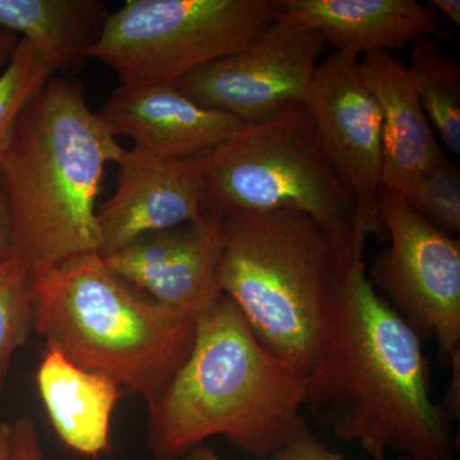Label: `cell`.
<instances>
[{
	"label": "cell",
	"instance_id": "cell-1",
	"mask_svg": "<svg viewBox=\"0 0 460 460\" xmlns=\"http://www.w3.org/2000/svg\"><path fill=\"white\" fill-rule=\"evenodd\" d=\"M366 239L341 262L328 337L305 377V405L338 440L372 460H453V423L432 402L423 339L366 272Z\"/></svg>",
	"mask_w": 460,
	"mask_h": 460
},
{
	"label": "cell",
	"instance_id": "cell-24",
	"mask_svg": "<svg viewBox=\"0 0 460 460\" xmlns=\"http://www.w3.org/2000/svg\"><path fill=\"white\" fill-rule=\"evenodd\" d=\"M14 256L13 230H12L11 214L2 175H0V263L8 261Z\"/></svg>",
	"mask_w": 460,
	"mask_h": 460
},
{
	"label": "cell",
	"instance_id": "cell-7",
	"mask_svg": "<svg viewBox=\"0 0 460 460\" xmlns=\"http://www.w3.org/2000/svg\"><path fill=\"white\" fill-rule=\"evenodd\" d=\"M281 12L280 0H128L87 50L124 86L174 84L244 49Z\"/></svg>",
	"mask_w": 460,
	"mask_h": 460
},
{
	"label": "cell",
	"instance_id": "cell-22",
	"mask_svg": "<svg viewBox=\"0 0 460 460\" xmlns=\"http://www.w3.org/2000/svg\"><path fill=\"white\" fill-rule=\"evenodd\" d=\"M275 460H349L343 454L334 452L328 445L321 443L310 428L296 434L292 440L275 453ZM183 460H224L213 447L201 444L190 450Z\"/></svg>",
	"mask_w": 460,
	"mask_h": 460
},
{
	"label": "cell",
	"instance_id": "cell-19",
	"mask_svg": "<svg viewBox=\"0 0 460 460\" xmlns=\"http://www.w3.org/2000/svg\"><path fill=\"white\" fill-rule=\"evenodd\" d=\"M56 71L23 39L0 71V157L4 155L27 105Z\"/></svg>",
	"mask_w": 460,
	"mask_h": 460
},
{
	"label": "cell",
	"instance_id": "cell-10",
	"mask_svg": "<svg viewBox=\"0 0 460 460\" xmlns=\"http://www.w3.org/2000/svg\"><path fill=\"white\" fill-rule=\"evenodd\" d=\"M321 144L354 199L357 224L377 232L383 187V119L363 81L358 57L335 50L314 74L305 102Z\"/></svg>",
	"mask_w": 460,
	"mask_h": 460
},
{
	"label": "cell",
	"instance_id": "cell-28",
	"mask_svg": "<svg viewBox=\"0 0 460 460\" xmlns=\"http://www.w3.org/2000/svg\"><path fill=\"white\" fill-rule=\"evenodd\" d=\"M398 460H410V459L402 458V456H399V459H398Z\"/></svg>",
	"mask_w": 460,
	"mask_h": 460
},
{
	"label": "cell",
	"instance_id": "cell-11",
	"mask_svg": "<svg viewBox=\"0 0 460 460\" xmlns=\"http://www.w3.org/2000/svg\"><path fill=\"white\" fill-rule=\"evenodd\" d=\"M223 217L204 213L192 222L136 239L104 261L142 295L196 317L223 296Z\"/></svg>",
	"mask_w": 460,
	"mask_h": 460
},
{
	"label": "cell",
	"instance_id": "cell-23",
	"mask_svg": "<svg viewBox=\"0 0 460 460\" xmlns=\"http://www.w3.org/2000/svg\"><path fill=\"white\" fill-rule=\"evenodd\" d=\"M9 460H45L35 420L22 414L11 423Z\"/></svg>",
	"mask_w": 460,
	"mask_h": 460
},
{
	"label": "cell",
	"instance_id": "cell-9",
	"mask_svg": "<svg viewBox=\"0 0 460 460\" xmlns=\"http://www.w3.org/2000/svg\"><path fill=\"white\" fill-rule=\"evenodd\" d=\"M325 45L313 27L278 17L244 49L199 66L174 84L202 107L244 126L268 122L305 104Z\"/></svg>",
	"mask_w": 460,
	"mask_h": 460
},
{
	"label": "cell",
	"instance_id": "cell-5",
	"mask_svg": "<svg viewBox=\"0 0 460 460\" xmlns=\"http://www.w3.org/2000/svg\"><path fill=\"white\" fill-rule=\"evenodd\" d=\"M223 222V295L269 352L307 377L337 301V251L311 217L296 211L233 215Z\"/></svg>",
	"mask_w": 460,
	"mask_h": 460
},
{
	"label": "cell",
	"instance_id": "cell-17",
	"mask_svg": "<svg viewBox=\"0 0 460 460\" xmlns=\"http://www.w3.org/2000/svg\"><path fill=\"white\" fill-rule=\"evenodd\" d=\"M98 0H0V30L20 35L56 74L75 75L108 17Z\"/></svg>",
	"mask_w": 460,
	"mask_h": 460
},
{
	"label": "cell",
	"instance_id": "cell-3",
	"mask_svg": "<svg viewBox=\"0 0 460 460\" xmlns=\"http://www.w3.org/2000/svg\"><path fill=\"white\" fill-rule=\"evenodd\" d=\"M117 137L72 78L54 75L27 105L0 175L14 256L30 270L99 252L96 199L105 168L126 150Z\"/></svg>",
	"mask_w": 460,
	"mask_h": 460
},
{
	"label": "cell",
	"instance_id": "cell-12",
	"mask_svg": "<svg viewBox=\"0 0 460 460\" xmlns=\"http://www.w3.org/2000/svg\"><path fill=\"white\" fill-rule=\"evenodd\" d=\"M202 160H174L133 146L118 160L114 195L98 208L99 255L113 256L136 239L204 215Z\"/></svg>",
	"mask_w": 460,
	"mask_h": 460
},
{
	"label": "cell",
	"instance_id": "cell-21",
	"mask_svg": "<svg viewBox=\"0 0 460 460\" xmlns=\"http://www.w3.org/2000/svg\"><path fill=\"white\" fill-rule=\"evenodd\" d=\"M408 202L435 228L453 237L460 230L458 166L445 155L420 177Z\"/></svg>",
	"mask_w": 460,
	"mask_h": 460
},
{
	"label": "cell",
	"instance_id": "cell-25",
	"mask_svg": "<svg viewBox=\"0 0 460 460\" xmlns=\"http://www.w3.org/2000/svg\"><path fill=\"white\" fill-rule=\"evenodd\" d=\"M429 4L435 8L440 16L452 21L454 25L460 26V2L459 0H432Z\"/></svg>",
	"mask_w": 460,
	"mask_h": 460
},
{
	"label": "cell",
	"instance_id": "cell-8",
	"mask_svg": "<svg viewBox=\"0 0 460 460\" xmlns=\"http://www.w3.org/2000/svg\"><path fill=\"white\" fill-rule=\"evenodd\" d=\"M378 219L390 237L367 275L420 338H434L441 362L460 354V243L435 228L395 190L381 187Z\"/></svg>",
	"mask_w": 460,
	"mask_h": 460
},
{
	"label": "cell",
	"instance_id": "cell-4",
	"mask_svg": "<svg viewBox=\"0 0 460 460\" xmlns=\"http://www.w3.org/2000/svg\"><path fill=\"white\" fill-rule=\"evenodd\" d=\"M32 332L69 362L128 387L147 405L192 349L196 317L120 279L98 252L30 270Z\"/></svg>",
	"mask_w": 460,
	"mask_h": 460
},
{
	"label": "cell",
	"instance_id": "cell-13",
	"mask_svg": "<svg viewBox=\"0 0 460 460\" xmlns=\"http://www.w3.org/2000/svg\"><path fill=\"white\" fill-rule=\"evenodd\" d=\"M99 115L133 146L174 160L210 156L244 127L232 115L193 102L174 84H120Z\"/></svg>",
	"mask_w": 460,
	"mask_h": 460
},
{
	"label": "cell",
	"instance_id": "cell-14",
	"mask_svg": "<svg viewBox=\"0 0 460 460\" xmlns=\"http://www.w3.org/2000/svg\"><path fill=\"white\" fill-rule=\"evenodd\" d=\"M279 18L313 27L337 51L401 50L425 38L450 40L453 31L431 4L417 0H280Z\"/></svg>",
	"mask_w": 460,
	"mask_h": 460
},
{
	"label": "cell",
	"instance_id": "cell-15",
	"mask_svg": "<svg viewBox=\"0 0 460 460\" xmlns=\"http://www.w3.org/2000/svg\"><path fill=\"white\" fill-rule=\"evenodd\" d=\"M358 65L383 119V187L411 201L420 177L445 156L443 147L436 141L407 66L389 51L365 54Z\"/></svg>",
	"mask_w": 460,
	"mask_h": 460
},
{
	"label": "cell",
	"instance_id": "cell-6",
	"mask_svg": "<svg viewBox=\"0 0 460 460\" xmlns=\"http://www.w3.org/2000/svg\"><path fill=\"white\" fill-rule=\"evenodd\" d=\"M202 211L220 217L269 211L307 215L323 229L341 263L368 233L330 163L305 104L268 122L244 126L202 160Z\"/></svg>",
	"mask_w": 460,
	"mask_h": 460
},
{
	"label": "cell",
	"instance_id": "cell-16",
	"mask_svg": "<svg viewBox=\"0 0 460 460\" xmlns=\"http://www.w3.org/2000/svg\"><path fill=\"white\" fill-rule=\"evenodd\" d=\"M36 385L59 440L68 449L98 458L111 447V423L119 385L84 370L48 348L36 371Z\"/></svg>",
	"mask_w": 460,
	"mask_h": 460
},
{
	"label": "cell",
	"instance_id": "cell-18",
	"mask_svg": "<svg viewBox=\"0 0 460 460\" xmlns=\"http://www.w3.org/2000/svg\"><path fill=\"white\" fill-rule=\"evenodd\" d=\"M411 84L429 124L438 133L447 150L460 154V71L456 59H449L425 38L411 45Z\"/></svg>",
	"mask_w": 460,
	"mask_h": 460
},
{
	"label": "cell",
	"instance_id": "cell-20",
	"mask_svg": "<svg viewBox=\"0 0 460 460\" xmlns=\"http://www.w3.org/2000/svg\"><path fill=\"white\" fill-rule=\"evenodd\" d=\"M29 280L30 266L20 257L0 263V392L14 354L32 332Z\"/></svg>",
	"mask_w": 460,
	"mask_h": 460
},
{
	"label": "cell",
	"instance_id": "cell-27",
	"mask_svg": "<svg viewBox=\"0 0 460 460\" xmlns=\"http://www.w3.org/2000/svg\"><path fill=\"white\" fill-rule=\"evenodd\" d=\"M11 449V423L0 422V460H9Z\"/></svg>",
	"mask_w": 460,
	"mask_h": 460
},
{
	"label": "cell",
	"instance_id": "cell-2",
	"mask_svg": "<svg viewBox=\"0 0 460 460\" xmlns=\"http://www.w3.org/2000/svg\"><path fill=\"white\" fill-rule=\"evenodd\" d=\"M305 401V375L269 352L223 295L196 316L189 357L146 407L148 447L156 460H178L223 436L241 452L274 456L308 428Z\"/></svg>",
	"mask_w": 460,
	"mask_h": 460
},
{
	"label": "cell",
	"instance_id": "cell-26",
	"mask_svg": "<svg viewBox=\"0 0 460 460\" xmlns=\"http://www.w3.org/2000/svg\"><path fill=\"white\" fill-rule=\"evenodd\" d=\"M18 40H20V38H17L13 33L0 30V71L7 65Z\"/></svg>",
	"mask_w": 460,
	"mask_h": 460
}]
</instances>
